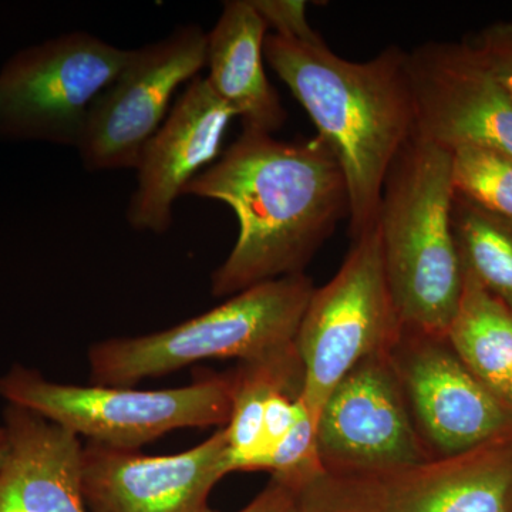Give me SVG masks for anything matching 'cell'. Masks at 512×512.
<instances>
[{"label": "cell", "mask_w": 512, "mask_h": 512, "mask_svg": "<svg viewBox=\"0 0 512 512\" xmlns=\"http://www.w3.org/2000/svg\"><path fill=\"white\" fill-rule=\"evenodd\" d=\"M183 195L224 202L238 220L237 242L211 276L217 298L305 274L350 212L345 173L322 137L276 140L245 128Z\"/></svg>", "instance_id": "6da1fadb"}, {"label": "cell", "mask_w": 512, "mask_h": 512, "mask_svg": "<svg viewBox=\"0 0 512 512\" xmlns=\"http://www.w3.org/2000/svg\"><path fill=\"white\" fill-rule=\"evenodd\" d=\"M264 55L342 165L353 241L376 224L387 171L414 136L407 52L390 46L367 62H350L326 43L266 35Z\"/></svg>", "instance_id": "7a4b0ae2"}, {"label": "cell", "mask_w": 512, "mask_h": 512, "mask_svg": "<svg viewBox=\"0 0 512 512\" xmlns=\"http://www.w3.org/2000/svg\"><path fill=\"white\" fill-rule=\"evenodd\" d=\"M451 151L416 134L384 178L377 212L384 271L403 329L446 336L463 289Z\"/></svg>", "instance_id": "3957f363"}, {"label": "cell", "mask_w": 512, "mask_h": 512, "mask_svg": "<svg viewBox=\"0 0 512 512\" xmlns=\"http://www.w3.org/2000/svg\"><path fill=\"white\" fill-rule=\"evenodd\" d=\"M315 291L306 274L252 286L183 323L143 336L94 343L87 353L93 384L134 387L210 359H261L295 343Z\"/></svg>", "instance_id": "277c9868"}, {"label": "cell", "mask_w": 512, "mask_h": 512, "mask_svg": "<svg viewBox=\"0 0 512 512\" xmlns=\"http://www.w3.org/2000/svg\"><path fill=\"white\" fill-rule=\"evenodd\" d=\"M0 396L92 443L140 450L171 431L227 426L232 384L228 373L177 389L83 386L15 366L0 379Z\"/></svg>", "instance_id": "5b68a950"}, {"label": "cell", "mask_w": 512, "mask_h": 512, "mask_svg": "<svg viewBox=\"0 0 512 512\" xmlns=\"http://www.w3.org/2000/svg\"><path fill=\"white\" fill-rule=\"evenodd\" d=\"M403 332L384 271L377 222L353 239L332 279L315 288L296 333L313 421L330 392L367 357L390 352Z\"/></svg>", "instance_id": "8992f818"}, {"label": "cell", "mask_w": 512, "mask_h": 512, "mask_svg": "<svg viewBox=\"0 0 512 512\" xmlns=\"http://www.w3.org/2000/svg\"><path fill=\"white\" fill-rule=\"evenodd\" d=\"M130 52L82 30L20 50L0 70V137L77 148Z\"/></svg>", "instance_id": "52a82bcc"}, {"label": "cell", "mask_w": 512, "mask_h": 512, "mask_svg": "<svg viewBox=\"0 0 512 512\" xmlns=\"http://www.w3.org/2000/svg\"><path fill=\"white\" fill-rule=\"evenodd\" d=\"M208 32L180 26L130 52L127 63L94 99L77 151L89 171L136 168L141 151L167 119L184 83L207 67Z\"/></svg>", "instance_id": "ba28073f"}, {"label": "cell", "mask_w": 512, "mask_h": 512, "mask_svg": "<svg viewBox=\"0 0 512 512\" xmlns=\"http://www.w3.org/2000/svg\"><path fill=\"white\" fill-rule=\"evenodd\" d=\"M326 473L366 476L431 460L414 424L390 352L367 357L330 392L316 419Z\"/></svg>", "instance_id": "9c48e42d"}, {"label": "cell", "mask_w": 512, "mask_h": 512, "mask_svg": "<svg viewBox=\"0 0 512 512\" xmlns=\"http://www.w3.org/2000/svg\"><path fill=\"white\" fill-rule=\"evenodd\" d=\"M414 134L448 151L480 146L512 157V96L470 42L407 52Z\"/></svg>", "instance_id": "30bf717a"}, {"label": "cell", "mask_w": 512, "mask_h": 512, "mask_svg": "<svg viewBox=\"0 0 512 512\" xmlns=\"http://www.w3.org/2000/svg\"><path fill=\"white\" fill-rule=\"evenodd\" d=\"M390 356L431 457L454 456L512 430L510 407L467 369L446 336L403 329Z\"/></svg>", "instance_id": "8fae6325"}, {"label": "cell", "mask_w": 512, "mask_h": 512, "mask_svg": "<svg viewBox=\"0 0 512 512\" xmlns=\"http://www.w3.org/2000/svg\"><path fill=\"white\" fill-rule=\"evenodd\" d=\"M228 474L224 427L171 456H146L92 441L83 446L87 512H202L212 488Z\"/></svg>", "instance_id": "7c38bea8"}, {"label": "cell", "mask_w": 512, "mask_h": 512, "mask_svg": "<svg viewBox=\"0 0 512 512\" xmlns=\"http://www.w3.org/2000/svg\"><path fill=\"white\" fill-rule=\"evenodd\" d=\"M234 117L205 77L188 83L141 151L136 190L126 214L131 228L158 235L171 228L175 201L214 163Z\"/></svg>", "instance_id": "4fadbf2b"}, {"label": "cell", "mask_w": 512, "mask_h": 512, "mask_svg": "<svg viewBox=\"0 0 512 512\" xmlns=\"http://www.w3.org/2000/svg\"><path fill=\"white\" fill-rule=\"evenodd\" d=\"M332 476L375 512H512V430L402 470Z\"/></svg>", "instance_id": "5bb4252c"}, {"label": "cell", "mask_w": 512, "mask_h": 512, "mask_svg": "<svg viewBox=\"0 0 512 512\" xmlns=\"http://www.w3.org/2000/svg\"><path fill=\"white\" fill-rule=\"evenodd\" d=\"M0 512H87L80 437L25 407L5 409Z\"/></svg>", "instance_id": "9a60e30c"}, {"label": "cell", "mask_w": 512, "mask_h": 512, "mask_svg": "<svg viewBox=\"0 0 512 512\" xmlns=\"http://www.w3.org/2000/svg\"><path fill=\"white\" fill-rule=\"evenodd\" d=\"M266 32L268 26L251 0L225 2L220 19L208 32L205 79L245 130L272 136L285 126L288 113L266 76Z\"/></svg>", "instance_id": "2e32d148"}, {"label": "cell", "mask_w": 512, "mask_h": 512, "mask_svg": "<svg viewBox=\"0 0 512 512\" xmlns=\"http://www.w3.org/2000/svg\"><path fill=\"white\" fill-rule=\"evenodd\" d=\"M446 339L467 369L503 400L512 375V311L464 268Z\"/></svg>", "instance_id": "e0dca14e"}, {"label": "cell", "mask_w": 512, "mask_h": 512, "mask_svg": "<svg viewBox=\"0 0 512 512\" xmlns=\"http://www.w3.org/2000/svg\"><path fill=\"white\" fill-rule=\"evenodd\" d=\"M231 414L224 427L229 471H249L261 453L266 403L278 390L302 396L305 372L295 343L261 359L244 362L229 373Z\"/></svg>", "instance_id": "ac0fdd59"}, {"label": "cell", "mask_w": 512, "mask_h": 512, "mask_svg": "<svg viewBox=\"0 0 512 512\" xmlns=\"http://www.w3.org/2000/svg\"><path fill=\"white\" fill-rule=\"evenodd\" d=\"M454 238L461 266L512 311V220L454 192Z\"/></svg>", "instance_id": "d6986e66"}, {"label": "cell", "mask_w": 512, "mask_h": 512, "mask_svg": "<svg viewBox=\"0 0 512 512\" xmlns=\"http://www.w3.org/2000/svg\"><path fill=\"white\" fill-rule=\"evenodd\" d=\"M451 181L456 194L484 210L512 220V157L480 146L451 151Z\"/></svg>", "instance_id": "ffe728a7"}, {"label": "cell", "mask_w": 512, "mask_h": 512, "mask_svg": "<svg viewBox=\"0 0 512 512\" xmlns=\"http://www.w3.org/2000/svg\"><path fill=\"white\" fill-rule=\"evenodd\" d=\"M295 512H375L325 470L295 485Z\"/></svg>", "instance_id": "44dd1931"}, {"label": "cell", "mask_w": 512, "mask_h": 512, "mask_svg": "<svg viewBox=\"0 0 512 512\" xmlns=\"http://www.w3.org/2000/svg\"><path fill=\"white\" fill-rule=\"evenodd\" d=\"M254 8L276 36L305 45H323L325 40L312 28L303 0H251Z\"/></svg>", "instance_id": "7402d4cb"}, {"label": "cell", "mask_w": 512, "mask_h": 512, "mask_svg": "<svg viewBox=\"0 0 512 512\" xmlns=\"http://www.w3.org/2000/svg\"><path fill=\"white\" fill-rule=\"evenodd\" d=\"M470 45L495 77L512 92V23H498L478 33Z\"/></svg>", "instance_id": "603a6c76"}, {"label": "cell", "mask_w": 512, "mask_h": 512, "mask_svg": "<svg viewBox=\"0 0 512 512\" xmlns=\"http://www.w3.org/2000/svg\"><path fill=\"white\" fill-rule=\"evenodd\" d=\"M202 512H218L210 507ZM238 512H295V484L285 478L271 476L254 500Z\"/></svg>", "instance_id": "cb8c5ba5"}, {"label": "cell", "mask_w": 512, "mask_h": 512, "mask_svg": "<svg viewBox=\"0 0 512 512\" xmlns=\"http://www.w3.org/2000/svg\"><path fill=\"white\" fill-rule=\"evenodd\" d=\"M9 441L6 436L5 427H0V467H2L3 461L8 456Z\"/></svg>", "instance_id": "d4e9b609"}, {"label": "cell", "mask_w": 512, "mask_h": 512, "mask_svg": "<svg viewBox=\"0 0 512 512\" xmlns=\"http://www.w3.org/2000/svg\"><path fill=\"white\" fill-rule=\"evenodd\" d=\"M503 402L512 410V375L510 377V382H508L507 389H505Z\"/></svg>", "instance_id": "484cf974"}, {"label": "cell", "mask_w": 512, "mask_h": 512, "mask_svg": "<svg viewBox=\"0 0 512 512\" xmlns=\"http://www.w3.org/2000/svg\"><path fill=\"white\" fill-rule=\"evenodd\" d=\"M510 93H511V96H512V92H510Z\"/></svg>", "instance_id": "4316f807"}]
</instances>
